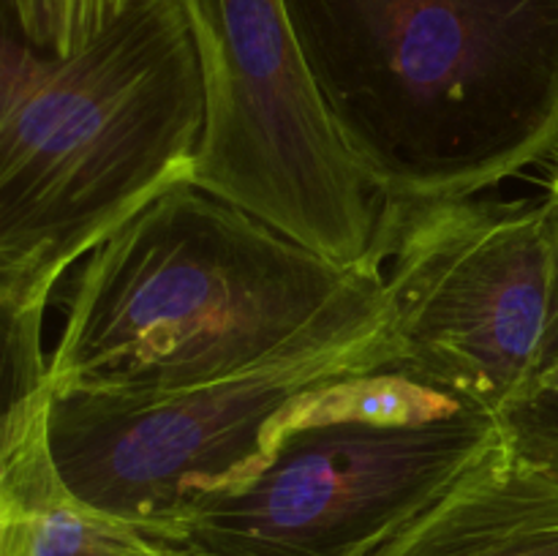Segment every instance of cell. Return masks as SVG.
<instances>
[{
	"label": "cell",
	"instance_id": "1",
	"mask_svg": "<svg viewBox=\"0 0 558 556\" xmlns=\"http://www.w3.org/2000/svg\"><path fill=\"white\" fill-rule=\"evenodd\" d=\"M387 207L469 200L558 156V0H283Z\"/></svg>",
	"mask_w": 558,
	"mask_h": 556
},
{
	"label": "cell",
	"instance_id": "2",
	"mask_svg": "<svg viewBox=\"0 0 558 556\" xmlns=\"http://www.w3.org/2000/svg\"><path fill=\"white\" fill-rule=\"evenodd\" d=\"M205 76L185 0H142L54 58L3 41L0 309L41 330L52 289L161 194L194 178Z\"/></svg>",
	"mask_w": 558,
	"mask_h": 556
},
{
	"label": "cell",
	"instance_id": "3",
	"mask_svg": "<svg viewBox=\"0 0 558 556\" xmlns=\"http://www.w3.org/2000/svg\"><path fill=\"white\" fill-rule=\"evenodd\" d=\"M385 283L180 183L82 267L47 358L52 396L161 398L256 368Z\"/></svg>",
	"mask_w": 558,
	"mask_h": 556
},
{
	"label": "cell",
	"instance_id": "4",
	"mask_svg": "<svg viewBox=\"0 0 558 556\" xmlns=\"http://www.w3.org/2000/svg\"><path fill=\"white\" fill-rule=\"evenodd\" d=\"M501 420L381 368L300 401L270 456L189 512V556H368L434 507L496 442Z\"/></svg>",
	"mask_w": 558,
	"mask_h": 556
},
{
	"label": "cell",
	"instance_id": "5",
	"mask_svg": "<svg viewBox=\"0 0 558 556\" xmlns=\"http://www.w3.org/2000/svg\"><path fill=\"white\" fill-rule=\"evenodd\" d=\"M398 365L387 287L256 368L161 398L52 396L49 445L87 505L172 540L185 516L270 456L314 392Z\"/></svg>",
	"mask_w": 558,
	"mask_h": 556
},
{
	"label": "cell",
	"instance_id": "6",
	"mask_svg": "<svg viewBox=\"0 0 558 556\" xmlns=\"http://www.w3.org/2000/svg\"><path fill=\"white\" fill-rule=\"evenodd\" d=\"M205 76L191 183L341 265H381L387 205L338 136L283 0H185Z\"/></svg>",
	"mask_w": 558,
	"mask_h": 556
},
{
	"label": "cell",
	"instance_id": "7",
	"mask_svg": "<svg viewBox=\"0 0 558 556\" xmlns=\"http://www.w3.org/2000/svg\"><path fill=\"white\" fill-rule=\"evenodd\" d=\"M385 254L396 368L501 420L548 325L556 202L469 196L387 207Z\"/></svg>",
	"mask_w": 558,
	"mask_h": 556
},
{
	"label": "cell",
	"instance_id": "8",
	"mask_svg": "<svg viewBox=\"0 0 558 556\" xmlns=\"http://www.w3.org/2000/svg\"><path fill=\"white\" fill-rule=\"evenodd\" d=\"M49 382L5 387L0 556H189L172 540L82 501L49 445Z\"/></svg>",
	"mask_w": 558,
	"mask_h": 556
},
{
	"label": "cell",
	"instance_id": "9",
	"mask_svg": "<svg viewBox=\"0 0 558 556\" xmlns=\"http://www.w3.org/2000/svg\"><path fill=\"white\" fill-rule=\"evenodd\" d=\"M368 556H558V478L501 439Z\"/></svg>",
	"mask_w": 558,
	"mask_h": 556
},
{
	"label": "cell",
	"instance_id": "10",
	"mask_svg": "<svg viewBox=\"0 0 558 556\" xmlns=\"http://www.w3.org/2000/svg\"><path fill=\"white\" fill-rule=\"evenodd\" d=\"M556 202V200H554ZM501 431L521 456L558 478V202H556V278L548 325L526 385L501 414Z\"/></svg>",
	"mask_w": 558,
	"mask_h": 556
},
{
	"label": "cell",
	"instance_id": "11",
	"mask_svg": "<svg viewBox=\"0 0 558 556\" xmlns=\"http://www.w3.org/2000/svg\"><path fill=\"white\" fill-rule=\"evenodd\" d=\"M140 3L142 0H9V9L31 47L65 58Z\"/></svg>",
	"mask_w": 558,
	"mask_h": 556
},
{
	"label": "cell",
	"instance_id": "12",
	"mask_svg": "<svg viewBox=\"0 0 558 556\" xmlns=\"http://www.w3.org/2000/svg\"><path fill=\"white\" fill-rule=\"evenodd\" d=\"M548 196H550V200H556V202H558V156H556V164H554V174H550Z\"/></svg>",
	"mask_w": 558,
	"mask_h": 556
}]
</instances>
